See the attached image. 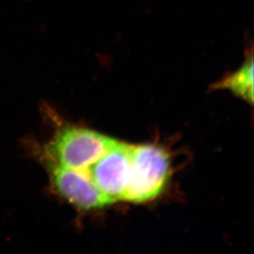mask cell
<instances>
[{
    "label": "cell",
    "instance_id": "obj_1",
    "mask_svg": "<svg viewBox=\"0 0 254 254\" xmlns=\"http://www.w3.org/2000/svg\"><path fill=\"white\" fill-rule=\"evenodd\" d=\"M170 158L161 146H131V172L122 201L142 203L161 194L170 175Z\"/></svg>",
    "mask_w": 254,
    "mask_h": 254
},
{
    "label": "cell",
    "instance_id": "obj_2",
    "mask_svg": "<svg viewBox=\"0 0 254 254\" xmlns=\"http://www.w3.org/2000/svg\"><path fill=\"white\" fill-rule=\"evenodd\" d=\"M116 141L92 130L67 127L58 133L49 151L60 166L88 170Z\"/></svg>",
    "mask_w": 254,
    "mask_h": 254
},
{
    "label": "cell",
    "instance_id": "obj_3",
    "mask_svg": "<svg viewBox=\"0 0 254 254\" xmlns=\"http://www.w3.org/2000/svg\"><path fill=\"white\" fill-rule=\"evenodd\" d=\"M131 146L116 141L88 169L94 184L112 203L122 199L129 182Z\"/></svg>",
    "mask_w": 254,
    "mask_h": 254
},
{
    "label": "cell",
    "instance_id": "obj_4",
    "mask_svg": "<svg viewBox=\"0 0 254 254\" xmlns=\"http://www.w3.org/2000/svg\"><path fill=\"white\" fill-rule=\"evenodd\" d=\"M52 177L58 192L79 208H102L112 203L97 189L88 170L67 168L57 164L53 168Z\"/></svg>",
    "mask_w": 254,
    "mask_h": 254
},
{
    "label": "cell",
    "instance_id": "obj_5",
    "mask_svg": "<svg viewBox=\"0 0 254 254\" xmlns=\"http://www.w3.org/2000/svg\"><path fill=\"white\" fill-rule=\"evenodd\" d=\"M242 66L213 85L214 89H226L249 103L254 102V48L251 43L246 50Z\"/></svg>",
    "mask_w": 254,
    "mask_h": 254
}]
</instances>
